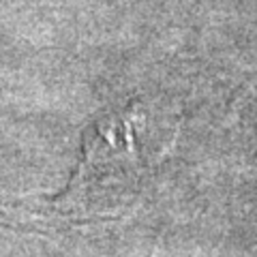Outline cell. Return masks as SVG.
Segmentation results:
<instances>
[{"mask_svg": "<svg viewBox=\"0 0 257 257\" xmlns=\"http://www.w3.org/2000/svg\"><path fill=\"white\" fill-rule=\"evenodd\" d=\"M131 111L96 120L86 128L82 157L58 197L43 206L50 221L96 223L120 219L142 195L144 163L135 144Z\"/></svg>", "mask_w": 257, "mask_h": 257, "instance_id": "1", "label": "cell"}, {"mask_svg": "<svg viewBox=\"0 0 257 257\" xmlns=\"http://www.w3.org/2000/svg\"><path fill=\"white\" fill-rule=\"evenodd\" d=\"M231 131L244 157L257 165V73L240 86L231 103Z\"/></svg>", "mask_w": 257, "mask_h": 257, "instance_id": "2", "label": "cell"}]
</instances>
